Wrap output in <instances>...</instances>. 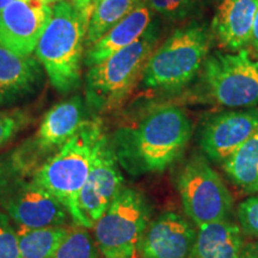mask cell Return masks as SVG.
<instances>
[{
  "mask_svg": "<svg viewBox=\"0 0 258 258\" xmlns=\"http://www.w3.org/2000/svg\"><path fill=\"white\" fill-rule=\"evenodd\" d=\"M191 122L182 108L164 105L153 109L133 127L116 132V159L134 176L163 172L188 146Z\"/></svg>",
  "mask_w": 258,
  "mask_h": 258,
  "instance_id": "cell-1",
  "label": "cell"
},
{
  "mask_svg": "<svg viewBox=\"0 0 258 258\" xmlns=\"http://www.w3.org/2000/svg\"><path fill=\"white\" fill-rule=\"evenodd\" d=\"M104 135L97 118L85 121L55 154L38 167L32 178L49 191L83 228L90 227L79 209V195Z\"/></svg>",
  "mask_w": 258,
  "mask_h": 258,
  "instance_id": "cell-2",
  "label": "cell"
},
{
  "mask_svg": "<svg viewBox=\"0 0 258 258\" xmlns=\"http://www.w3.org/2000/svg\"><path fill=\"white\" fill-rule=\"evenodd\" d=\"M92 10V6L79 10L66 0L56 3L35 49L50 83L61 92L73 91L80 84L84 47Z\"/></svg>",
  "mask_w": 258,
  "mask_h": 258,
  "instance_id": "cell-3",
  "label": "cell"
},
{
  "mask_svg": "<svg viewBox=\"0 0 258 258\" xmlns=\"http://www.w3.org/2000/svg\"><path fill=\"white\" fill-rule=\"evenodd\" d=\"M213 41L205 23L191 22L177 29L156 48L144 72V84L150 89L179 90L198 76Z\"/></svg>",
  "mask_w": 258,
  "mask_h": 258,
  "instance_id": "cell-4",
  "label": "cell"
},
{
  "mask_svg": "<svg viewBox=\"0 0 258 258\" xmlns=\"http://www.w3.org/2000/svg\"><path fill=\"white\" fill-rule=\"evenodd\" d=\"M157 28L150 25L137 42L90 67L86 74V99L98 111L117 106L144 76L146 64L156 50Z\"/></svg>",
  "mask_w": 258,
  "mask_h": 258,
  "instance_id": "cell-5",
  "label": "cell"
},
{
  "mask_svg": "<svg viewBox=\"0 0 258 258\" xmlns=\"http://www.w3.org/2000/svg\"><path fill=\"white\" fill-rule=\"evenodd\" d=\"M150 219L146 200L138 190L122 188L96 224V244L105 258H135Z\"/></svg>",
  "mask_w": 258,
  "mask_h": 258,
  "instance_id": "cell-6",
  "label": "cell"
},
{
  "mask_svg": "<svg viewBox=\"0 0 258 258\" xmlns=\"http://www.w3.org/2000/svg\"><path fill=\"white\" fill-rule=\"evenodd\" d=\"M183 208L195 226L227 220L233 211L230 190L203 156L195 154L177 175Z\"/></svg>",
  "mask_w": 258,
  "mask_h": 258,
  "instance_id": "cell-7",
  "label": "cell"
},
{
  "mask_svg": "<svg viewBox=\"0 0 258 258\" xmlns=\"http://www.w3.org/2000/svg\"><path fill=\"white\" fill-rule=\"evenodd\" d=\"M208 96L227 108H254L258 104V60L246 49L215 51L202 66Z\"/></svg>",
  "mask_w": 258,
  "mask_h": 258,
  "instance_id": "cell-8",
  "label": "cell"
},
{
  "mask_svg": "<svg viewBox=\"0 0 258 258\" xmlns=\"http://www.w3.org/2000/svg\"><path fill=\"white\" fill-rule=\"evenodd\" d=\"M122 182L123 177L118 169L114 147L104 135L79 195V209L90 228H93L121 191Z\"/></svg>",
  "mask_w": 258,
  "mask_h": 258,
  "instance_id": "cell-9",
  "label": "cell"
},
{
  "mask_svg": "<svg viewBox=\"0 0 258 258\" xmlns=\"http://www.w3.org/2000/svg\"><path fill=\"white\" fill-rule=\"evenodd\" d=\"M258 133V108L219 112L200 132V147L206 157L224 164L241 145Z\"/></svg>",
  "mask_w": 258,
  "mask_h": 258,
  "instance_id": "cell-10",
  "label": "cell"
},
{
  "mask_svg": "<svg viewBox=\"0 0 258 258\" xmlns=\"http://www.w3.org/2000/svg\"><path fill=\"white\" fill-rule=\"evenodd\" d=\"M3 207L19 228L56 227L67 220L69 212L49 191L36 182L18 183L6 189Z\"/></svg>",
  "mask_w": 258,
  "mask_h": 258,
  "instance_id": "cell-11",
  "label": "cell"
},
{
  "mask_svg": "<svg viewBox=\"0 0 258 258\" xmlns=\"http://www.w3.org/2000/svg\"><path fill=\"white\" fill-rule=\"evenodd\" d=\"M53 8L41 0H16L0 10V44L22 56L32 51L49 23Z\"/></svg>",
  "mask_w": 258,
  "mask_h": 258,
  "instance_id": "cell-12",
  "label": "cell"
},
{
  "mask_svg": "<svg viewBox=\"0 0 258 258\" xmlns=\"http://www.w3.org/2000/svg\"><path fill=\"white\" fill-rule=\"evenodd\" d=\"M84 120V103L79 96L61 102L44 116L36 137L19 154L16 164L25 165L27 161L38 160L47 153L59 151L82 127Z\"/></svg>",
  "mask_w": 258,
  "mask_h": 258,
  "instance_id": "cell-13",
  "label": "cell"
},
{
  "mask_svg": "<svg viewBox=\"0 0 258 258\" xmlns=\"http://www.w3.org/2000/svg\"><path fill=\"white\" fill-rule=\"evenodd\" d=\"M196 239L191 222L175 212H166L147 225L141 240L144 258H189Z\"/></svg>",
  "mask_w": 258,
  "mask_h": 258,
  "instance_id": "cell-14",
  "label": "cell"
},
{
  "mask_svg": "<svg viewBox=\"0 0 258 258\" xmlns=\"http://www.w3.org/2000/svg\"><path fill=\"white\" fill-rule=\"evenodd\" d=\"M258 0H218L211 31L213 38L231 51L250 44Z\"/></svg>",
  "mask_w": 258,
  "mask_h": 258,
  "instance_id": "cell-15",
  "label": "cell"
},
{
  "mask_svg": "<svg viewBox=\"0 0 258 258\" xmlns=\"http://www.w3.org/2000/svg\"><path fill=\"white\" fill-rule=\"evenodd\" d=\"M152 14L153 11L148 3L144 0L133 12L118 22L89 48L85 54L84 63L90 69L108 59L112 54L137 42L150 28Z\"/></svg>",
  "mask_w": 258,
  "mask_h": 258,
  "instance_id": "cell-16",
  "label": "cell"
},
{
  "mask_svg": "<svg viewBox=\"0 0 258 258\" xmlns=\"http://www.w3.org/2000/svg\"><path fill=\"white\" fill-rule=\"evenodd\" d=\"M244 245L243 232L235 222H209L198 227L189 258H240Z\"/></svg>",
  "mask_w": 258,
  "mask_h": 258,
  "instance_id": "cell-17",
  "label": "cell"
},
{
  "mask_svg": "<svg viewBox=\"0 0 258 258\" xmlns=\"http://www.w3.org/2000/svg\"><path fill=\"white\" fill-rule=\"evenodd\" d=\"M40 78L36 59L18 55L0 44V101L31 91Z\"/></svg>",
  "mask_w": 258,
  "mask_h": 258,
  "instance_id": "cell-18",
  "label": "cell"
},
{
  "mask_svg": "<svg viewBox=\"0 0 258 258\" xmlns=\"http://www.w3.org/2000/svg\"><path fill=\"white\" fill-rule=\"evenodd\" d=\"M232 183L246 194H258V133L222 164Z\"/></svg>",
  "mask_w": 258,
  "mask_h": 258,
  "instance_id": "cell-19",
  "label": "cell"
},
{
  "mask_svg": "<svg viewBox=\"0 0 258 258\" xmlns=\"http://www.w3.org/2000/svg\"><path fill=\"white\" fill-rule=\"evenodd\" d=\"M144 0H102L92 6V15L86 34L85 46L91 47L95 42L118 22L133 12Z\"/></svg>",
  "mask_w": 258,
  "mask_h": 258,
  "instance_id": "cell-20",
  "label": "cell"
},
{
  "mask_svg": "<svg viewBox=\"0 0 258 258\" xmlns=\"http://www.w3.org/2000/svg\"><path fill=\"white\" fill-rule=\"evenodd\" d=\"M69 233L70 231L61 226L34 230L19 228L17 234L21 256L22 258H51Z\"/></svg>",
  "mask_w": 258,
  "mask_h": 258,
  "instance_id": "cell-21",
  "label": "cell"
},
{
  "mask_svg": "<svg viewBox=\"0 0 258 258\" xmlns=\"http://www.w3.org/2000/svg\"><path fill=\"white\" fill-rule=\"evenodd\" d=\"M51 258H96L95 244L88 231H70Z\"/></svg>",
  "mask_w": 258,
  "mask_h": 258,
  "instance_id": "cell-22",
  "label": "cell"
},
{
  "mask_svg": "<svg viewBox=\"0 0 258 258\" xmlns=\"http://www.w3.org/2000/svg\"><path fill=\"white\" fill-rule=\"evenodd\" d=\"M203 0H147L151 10L170 21H182L191 15Z\"/></svg>",
  "mask_w": 258,
  "mask_h": 258,
  "instance_id": "cell-23",
  "label": "cell"
},
{
  "mask_svg": "<svg viewBox=\"0 0 258 258\" xmlns=\"http://www.w3.org/2000/svg\"><path fill=\"white\" fill-rule=\"evenodd\" d=\"M0 258H22L18 234L4 213H0Z\"/></svg>",
  "mask_w": 258,
  "mask_h": 258,
  "instance_id": "cell-24",
  "label": "cell"
},
{
  "mask_svg": "<svg viewBox=\"0 0 258 258\" xmlns=\"http://www.w3.org/2000/svg\"><path fill=\"white\" fill-rule=\"evenodd\" d=\"M237 214L241 228L258 239V194L240 202Z\"/></svg>",
  "mask_w": 258,
  "mask_h": 258,
  "instance_id": "cell-25",
  "label": "cell"
},
{
  "mask_svg": "<svg viewBox=\"0 0 258 258\" xmlns=\"http://www.w3.org/2000/svg\"><path fill=\"white\" fill-rule=\"evenodd\" d=\"M27 115L22 111L0 112V148L27 124Z\"/></svg>",
  "mask_w": 258,
  "mask_h": 258,
  "instance_id": "cell-26",
  "label": "cell"
},
{
  "mask_svg": "<svg viewBox=\"0 0 258 258\" xmlns=\"http://www.w3.org/2000/svg\"><path fill=\"white\" fill-rule=\"evenodd\" d=\"M10 167L8 164L0 163V198H3L6 189L9 188V182H10Z\"/></svg>",
  "mask_w": 258,
  "mask_h": 258,
  "instance_id": "cell-27",
  "label": "cell"
},
{
  "mask_svg": "<svg viewBox=\"0 0 258 258\" xmlns=\"http://www.w3.org/2000/svg\"><path fill=\"white\" fill-rule=\"evenodd\" d=\"M249 46L251 48V53H252L254 59L258 60V10L256 12V17H254L252 35H251V40H250Z\"/></svg>",
  "mask_w": 258,
  "mask_h": 258,
  "instance_id": "cell-28",
  "label": "cell"
},
{
  "mask_svg": "<svg viewBox=\"0 0 258 258\" xmlns=\"http://www.w3.org/2000/svg\"><path fill=\"white\" fill-rule=\"evenodd\" d=\"M240 258H258V241L245 243Z\"/></svg>",
  "mask_w": 258,
  "mask_h": 258,
  "instance_id": "cell-29",
  "label": "cell"
},
{
  "mask_svg": "<svg viewBox=\"0 0 258 258\" xmlns=\"http://www.w3.org/2000/svg\"><path fill=\"white\" fill-rule=\"evenodd\" d=\"M71 3L79 10H85L92 6V0H71Z\"/></svg>",
  "mask_w": 258,
  "mask_h": 258,
  "instance_id": "cell-30",
  "label": "cell"
},
{
  "mask_svg": "<svg viewBox=\"0 0 258 258\" xmlns=\"http://www.w3.org/2000/svg\"><path fill=\"white\" fill-rule=\"evenodd\" d=\"M16 2V0H0V10H3L4 8H6V6L11 4V3Z\"/></svg>",
  "mask_w": 258,
  "mask_h": 258,
  "instance_id": "cell-31",
  "label": "cell"
},
{
  "mask_svg": "<svg viewBox=\"0 0 258 258\" xmlns=\"http://www.w3.org/2000/svg\"><path fill=\"white\" fill-rule=\"evenodd\" d=\"M42 3H44V4L47 5H50V4H56V3L61 2V0H41Z\"/></svg>",
  "mask_w": 258,
  "mask_h": 258,
  "instance_id": "cell-32",
  "label": "cell"
},
{
  "mask_svg": "<svg viewBox=\"0 0 258 258\" xmlns=\"http://www.w3.org/2000/svg\"><path fill=\"white\" fill-rule=\"evenodd\" d=\"M102 0H92V6H95V5H97L98 4V3H101Z\"/></svg>",
  "mask_w": 258,
  "mask_h": 258,
  "instance_id": "cell-33",
  "label": "cell"
},
{
  "mask_svg": "<svg viewBox=\"0 0 258 258\" xmlns=\"http://www.w3.org/2000/svg\"><path fill=\"white\" fill-rule=\"evenodd\" d=\"M0 103H2V101H0Z\"/></svg>",
  "mask_w": 258,
  "mask_h": 258,
  "instance_id": "cell-34",
  "label": "cell"
}]
</instances>
